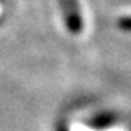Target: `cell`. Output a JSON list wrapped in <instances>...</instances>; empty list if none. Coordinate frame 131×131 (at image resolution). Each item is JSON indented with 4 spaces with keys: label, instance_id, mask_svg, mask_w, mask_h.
<instances>
[{
    "label": "cell",
    "instance_id": "1",
    "mask_svg": "<svg viewBox=\"0 0 131 131\" xmlns=\"http://www.w3.org/2000/svg\"><path fill=\"white\" fill-rule=\"evenodd\" d=\"M61 5L64 10V16L67 21V28L71 30V33H80L82 31V13H80V7L77 0H61Z\"/></svg>",
    "mask_w": 131,
    "mask_h": 131
},
{
    "label": "cell",
    "instance_id": "2",
    "mask_svg": "<svg viewBox=\"0 0 131 131\" xmlns=\"http://www.w3.org/2000/svg\"><path fill=\"white\" fill-rule=\"evenodd\" d=\"M118 28L123 31H129L131 33V16H123L118 20Z\"/></svg>",
    "mask_w": 131,
    "mask_h": 131
},
{
    "label": "cell",
    "instance_id": "3",
    "mask_svg": "<svg viewBox=\"0 0 131 131\" xmlns=\"http://www.w3.org/2000/svg\"><path fill=\"white\" fill-rule=\"evenodd\" d=\"M0 12H2V7H0Z\"/></svg>",
    "mask_w": 131,
    "mask_h": 131
}]
</instances>
